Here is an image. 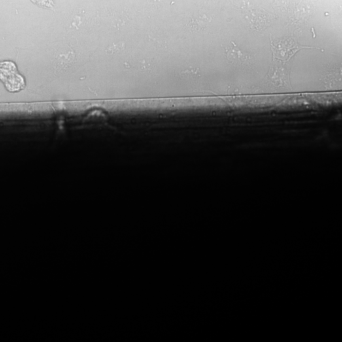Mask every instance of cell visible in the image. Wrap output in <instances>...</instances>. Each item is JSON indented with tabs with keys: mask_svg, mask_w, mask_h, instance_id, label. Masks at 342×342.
Returning <instances> with one entry per match:
<instances>
[{
	"mask_svg": "<svg viewBox=\"0 0 342 342\" xmlns=\"http://www.w3.org/2000/svg\"><path fill=\"white\" fill-rule=\"evenodd\" d=\"M33 1L35 2H38V3H39L40 5L52 6V5H50V3H48V2L46 1V0H33Z\"/></svg>",
	"mask_w": 342,
	"mask_h": 342,
	"instance_id": "cell-3",
	"label": "cell"
},
{
	"mask_svg": "<svg viewBox=\"0 0 342 342\" xmlns=\"http://www.w3.org/2000/svg\"><path fill=\"white\" fill-rule=\"evenodd\" d=\"M228 57L229 59L233 61H241L243 60V54L235 46L234 43L231 44V46L229 48L228 51Z\"/></svg>",
	"mask_w": 342,
	"mask_h": 342,
	"instance_id": "cell-2",
	"label": "cell"
},
{
	"mask_svg": "<svg viewBox=\"0 0 342 342\" xmlns=\"http://www.w3.org/2000/svg\"><path fill=\"white\" fill-rule=\"evenodd\" d=\"M0 79L10 91H17L24 88V79L19 75L14 63H0Z\"/></svg>",
	"mask_w": 342,
	"mask_h": 342,
	"instance_id": "cell-1",
	"label": "cell"
}]
</instances>
